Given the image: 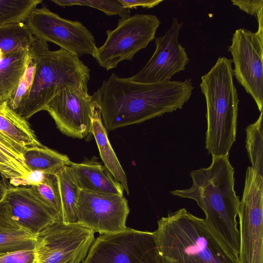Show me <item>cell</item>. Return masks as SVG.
Wrapping results in <instances>:
<instances>
[{
  "instance_id": "7",
  "label": "cell",
  "mask_w": 263,
  "mask_h": 263,
  "mask_svg": "<svg viewBox=\"0 0 263 263\" xmlns=\"http://www.w3.org/2000/svg\"><path fill=\"white\" fill-rule=\"evenodd\" d=\"M82 263H161L154 232L126 228L95 238Z\"/></svg>"
},
{
  "instance_id": "26",
  "label": "cell",
  "mask_w": 263,
  "mask_h": 263,
  "mask_svg": "<svg viewBox=\"0 0 263 263\" xmlns=\"http://www.w3.org/2000/svg\"><path fill=\"white\" fill-rule=\"evenodd\" d=\"M29 187L39 199L59 214L61 220L62 206L60 190L55 174H45L41 182L30 185Z\"/></svg>"
},
{
  "instance_id": "17",
  "label": "cell",
  "mask_w": 263,
  "mask_h": 263,
  "mask_svg": "<svg viewBox=\"0 0 263 263\" xmlns=\"http://www.w3.org/2000/svg\"><path fill=\"white\" fill-rule=\"evenodd\" d=\"M26 149L0 132V175L14 186L26 185V179L31 172L23 158Z\"/></svg>"
},
{
  "instance_id": "22",
  "label": "cell",
  "mask_w": 263,
  "mask_h": 263,
  "mask_svg": "<svg viewBox=\"0 0 263 263\" xmlns=\"http://www.w3.org/2000/svg\"><path fill=\"white\" fill-rule=\"evenodd\" d=\"M55 175L60 190L61 220L66 223H75L77 221V205L80 190L69 165L61 167Z\"/></svg>"
},
{
  "instance_id": "12",
  "label": "cell",
  "mask_w": 263,
  "mask_h": 263,
  "mask_svg": "<svg viewBox=\"0 0 263 263\" xmlns=\"http://www.w3.org/2000/svg\"><path fill=\"white\" fill-rule=\"evenodd\" d=\"M129 213L123 195L80 190L76 222L94 233L111 234L127 228Z\"/></svg>"
},
{
  "instance_id": "24",
  "label": "cell",
  "mask_w": 263,
  "mask_h": 263,
  "mask_svg": "<svg viewBox=\"0 0 263 263\" xmlns=\"http://www.w3.org/2000/svg\"><path fill=\"white\" fill-rule=\"evenodd\" d=\"M246 147L253 170L263 177L262 110L258 119L246 128Z\"/></svg>"
},
{
  "instance_id": "28",
  "label": "cell",
  "mask_w": 263,
  "mask_h": 263,
  "mask_svg": "<svg viewBox=\"0 0 263 263\" xmlns=\"http://www.w3.org/2000/svg\"><path fill=\"white\" fill-rule=\"evenodd\" d=\"M51 1L62 7L74 5L90 7L102 11L107 15H118L121 18H126L130 16V9L124 7L120 0H52Z\"/></svg>"
},
{
  "instance_id": "14",
  "label": "cell",
  "mask_w": 263,
  "mask_h": 263,
  "mask_svg": "<svg viewBox=\"0 0 263 263\" xmlns=\"http://www.w3.org/2000/svg\"><path fill=\"white\" fill-rule=\"evenodd\" d=\"M183 23L174 17L171 26L162 36L155 38V50L138 73L129 77L133 81L155 83L170 80L176 73L185 69L190 59L185 48L178 42Z\"/></svg>"
},
{
  "instance_id": "5",
  "label": "cell",
  "mask_w": 263,
  "mask_h": 263,
  "mask_svg": "<svg viewBox=\"0 0 263 263\" xmlns=\"http://www.w3.org/2000/svg\"><path fill=\"white\" fill-rule=\"evenodd\" d=\"M232 65V59L219 57L199 84L206 104L205 148L214 157L229 155L236 140L239 100Z\"/></svg>"
},
{
  "instance_id": "18",
  "label": "cell",
  "mask_w": 263,
  "mask_h": 263,
  "mask_svg": "<svg viewBox=\"0 0 263 263\" xmlns=\"http://www.w3.org/2000/svg\"><path fill=\"white\" fill-rule=\"evenodd\" d=\"M90 134L93 136L95 139L101 158L104 166L114 178L123 185L124 191L127 195H129L126 174L109 142L107 130L103 123L101 114L96 102L91 119Z\"/></svg>"
},
{
  "instance_id": "16",
  "label": "cell",
  "mask_w": 263,
  "mask_h": 263,
  "mask_svg": "<svg viewBox=\"0 0 263 263\" xmlns=\"http://www.w3.org/2000/svg\"><path fill=\"white\" fill-rule=\"evenodd\" d=\"M69 166L80 190L123 195V185L114 178L105 166L98 162H72Z\"/></svg>"
},
{
  "instance_id": "1",
  "label": "cell",
  "mask_w": 263,
  "mask_h": 263,
  "mask_svg": "<svg viewBox=\"0 0 263 263\" xmlns=\"http://www.w3.org/2000/svg\"><path fill=\"white\" fill-rule=\"evenodd\" d=\"M194 89L191 79L140 83L112 73L92 95L107 131L180 109Z\"/></svg>"
},
{
  "instance_id": "10",
  "label": "cell",
  "mask_w": 263,
  "mask_h": 263,
  "mask_svg": "<svg viewBox=\"0 0 263 263\" xmlns=\"http://www.w3.org/2000/svg\"><path fill=\"white\" fill-rule=\"evenodd\" d=\"M258 29H236L228 50L232 55L233 75L252 96L259 111L263 105V12L256 17Z\"/></svg>"
},
{
  "instance_id": "6",
  "label": "cell",
  "mask_w": 263,
  "mask_h": 263,
  "mask_svg": "<svg viewBox=\"0 0 263 263\" xmlns=\"http://www.w3.org/2000/svg\"><path fill=\"white\" fill-rule=\"evenodd\" d=\"M160 23L153 14H136L119 19L114 29L106 31L107 39L97 48L95 59L106 70L117 67L123 61H132L155 39Z\"/></svg>"
},
{
  "instance_id": "8",
  "label": "cell",
  "mask_w": 263,
  "mask_h": 263,
  "mask_svg": "<svg viewBox=\"0 0 263 263\" xmlns=\"http://www.w3.org/2000/svg\"><path fill=\"white\" fill-rule=\"evenodd\" d=\"M95 238L79 223L58 220L35 236L33 263H82Z\"/></svg>"
},
{
  "instance_id": "32",
  "label": "cell",
  "mask_w": 263,
  "mask_h": 263,
  "mask_svg": "<svg viewBox=\"0 0 263 263\" xmlns=\"http://www.w3.org/2000/svg\"><path fill=\"white\" fill-rule=\"evenodd\" d=\"M231 2L240 10L256 17L263 12L262 0H233Z\"/></svg>"
},
{
  "instance_id": "4",
  "label": "cell",
  "mask_w": 263,
  "mask_h": 263,
  "mask_svg": "<svg viewBox=\"0 0 263 263\" xmlns=\"http://www.w3.org/2000/svg\"><path fill=\"white\" fill-rule=\"evenodd\" d=\"M29 51L35 63L34 76L28 96L15 111L26 120L64 89L87 88L90 72L78 57L62 48L50 50L48 42L35 37Z\"/></svg>"
},
{
  "instance_id": "31",
  "label": "cell",
  "mask_w": 263,
  "mask_h": 263,
  "mask_svg": "<svg viewBox=\"0 0 263 263\" xmlns=\"http://www.w3.org/2000/svg\"><path fill=\"white\" fill-rule=\"evenodd\" d=\"M21 229L12 217L8 208L2 199L0 201V232Z\"/></svg>"
},
{
  "instance_id": "25",
  "label": "cell",
  "mask_w": 263,
  "mask_h": 263,
  "mask_svg": "<svg viewBox=\"0 0 263 263\" xmlns=\"http://www.w3.org/2000/svg\"><path fill=\"white\" fill-rule=\"evenodd\" d=\"M42 0H0V27L25 23Z\"/></svg>"
},
{
  "instance_id": "29",
  "label": "cell",
  "mask_w": 263,
  "mask_h": 263,
  "mask_svg": "<svg viewBox=\"0 0 263 263\" xmlns=\"http://www.w3.org/2000/svg\"><path fill=\"white\" fill-rule=\"evenodd\" d=\"M35 69V63L30 54L28 64L15 90L6 101L8 106L15 112L29 93L33 82Z\"/></svg>"
},
{
  "instance_id": "13",
  "label": "cell",
  "mask_w": 263,
  "mask_h": 263,
  "mask_svg": "<svg viewBox=\"0 0 263 263\" xmlns=\"http://www.w3.org/2000/svg\"><path fill=\"white\" fill-rule=\"evenodd\" d=\"M95 105L87 88L68 87L54 97L44 110L63 134L82 139L90 134Z\"/></svg>"
},
{
  "instance_id": "33",
  "label": "cell",
  "mask_w": 263,
  "mask_h": 263,
  "mask_svg": "<svg viewBox=\"0 0 263 263\" xmlns=\"http://www.w3.org/2000/svg\"><path fill=\"white\" fill-rule=\"evenodd\" d=\"M123 6L129 9H137L138 7L144 8H152L160 3L162 0H120Z\"/></svg>"
},
{
  "instance_id": "23",
  "label": "cell",
  "mask_w": 263,
  "mask_h": 263,
  "mask_svg": "<svg viewBox=\"0 0 263 263\" xmlns=\"http://www.w3.org/2000/svg\"><path fill=\"white\" fill-rule=\"evenodd\" d=\"M33 38L25 23L0 27V60L10 53L28 49Z\"/></svg>"
},
{
  "instance_id": "27",
  "label": "cell",
  "mask_w": 263,
  "mask_h": 263,
  "mask_svg": "<svg viewBox=\"0 0 263 263\" xmlns=\"http://www.w3.org/2000/svg\"><path fill=\"white\" fill-rule=\"evenodd\" d=\"M35 236L23 229L0 232V256L34 249Z\"/></svg>"
},
{
  "instance_id": "19",
  "label": "cell",
  "mask_w": 263,
  "mask_h": 263,
  "mask_svg": "<svg viewBox=\"0 0 263 263\" xmlns=\"http://www.w3.org/2000/svg\"><path fill=\"white\" fill-rule=\"evenodd\" d=\"M29 48L15 51L0 60V104L15 90L29 63Z\"/></svg>"
},
{
  "instance_id": "9",
  "label": "cell",
  "mask_w": 263,
  "mask_h": 263,
  "mask_svg": "<svg viewBox=\"0 0 263 263\" xmlns=\"http://www.w3.org/2000/svg\"><path fill=\"white\" fill-rule=\"evenodd\" d=\"M238 216L239 263H262L263 177L251 166L247 169Z\"/></svg>"
},
{
  "instance_id": "3",
  "label": "cell",
  "mask_w": 263,
  "mask_h": 263,
  "mask_svg": "<svg viewBox=\"0 0 263 263\" xmlns=\"http://www.w3.org/2000/svg\"><path fill=\"white\" fill-rule=\"evenodd\" d=\"M154 232L161 263H239L206 223L185 208L158 221Z\"/></svg>"
},
{
  "instance_id": "15",
  "label": "cell",
  "mask_w": 263,
  "mask_h": 263,
  "mask_svg": "<svg viewBox=\"0 0 263 263\" xmlns=\"http://www.w3.org/2000/svg\"><path fill=\"white\" fill-rule=\"evenodd\" d=\"M3 199L15 222L34 235L61 219L59 214L39 199L29 186L8 187Z\"/></svg>"
},
{
  "instance_id": "30",
  "label": "cell",
  "mask_w": 263,
  "mask_h": 263,
  "mask_svg": "<svg viewBox=\"0 0 263 263\" xmlns=\"http://www.w3.org/2000/svg\"><path fill=\"white\" fill-rule=\"evenodd\" d=\"M34 250H26L0 256V263H33Z\"/></svg>"
},
{
  "instance_id": "20",
  "label": "cell",
  "mask_w": 263,
  "mask_h": 263,
  "mask_svg": "<svg viewBox=\"0 0 263 263\" xmlns=\"http://www.w3.org/2000/svg\"><path fill=\"white\" fill-rule=\"evenodd\" d=\"M0 132L25 148L42 145L27 120L11 109L6 102L0 104Z\"/></svg>"
},
{
  "instance_id": "21",
  "label": "cell",
  "mask_w": 263,
  "mask_h": 263,
  "mask_svg": "<svg viewBox=\"0 0 263 263\" xmlns=\"http://www.w3.org/2000/svg\"><path fill=\"white\" fill-rule=\"evenodd\" d=\"M24 162L30 171L55 174L61 167L70 165L67 156L61 154L43 145L26 148L23 153Z\"/></svg>"
},
{
  "instance_id": "2",
  "label": "cell",
  "mask_w": 263,
  "mask_h": 263,
  "mask_svg": "<svg viewBox=\"0 0 263 263\" xmlns=\"http://www.w3.org/2000/svg\"><path fill=\"white\" fill-rule=\"evenodd\" d=\"M234 172L229 155L212 156L209 167L191 172L190 187L171 191L170 193L195 200L204 212L207 225L238 256L240 235L236 218L240 200L234 190Z\"/></svg>"
},
{
  "instance_id": "11",
  "label": "cell",
  "mask_w": 263,
  "mask_h": 263,
  "mask_svg": "<svg viewBox=\"0 0 263 263\" xmlns=\"http://www.w3.org/2000/svg\"><path fill=\"white\" fill-rule=\"evenodd\" d=\"M25 24L36 38L53 43L79 58L95 57L98 47L93 35L80 22L63 18L43 6L34 9Z\"/></svg>"
},
{
  "instance_id": "34",
  "label": "cell",
  "mask_w": 263,
  "mask_h": 263,
  "mask_svg": "<svg viewBox=\"0 0 263 263\" xmlns=\"http://www.w3.org/2000/svg\"><path fill=\"white\" fill-rule=\"evenodd\" d=\"M7 187L4 180L0 179V196H4Z\"/></svg>"
},
{
  "instance_id": "35",
  "label": "cell",
  "mask_w": 263,
  "mask_h": 263,
  "mask_svg": "<svg viewBox=\"0 0 263 263\" xmlns=\"http://www.w3.org/2000/svg\"><path fill=\"white\" fill-rule=\"evenodd\" d=\"M3 196H0V201H1V200H2V199L3 198Z\"/></svg>"
}]
</instances>
